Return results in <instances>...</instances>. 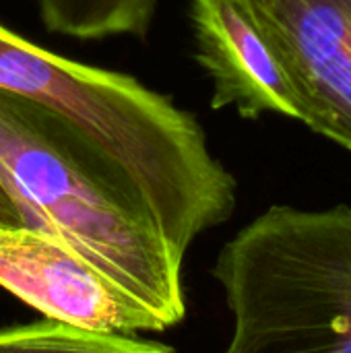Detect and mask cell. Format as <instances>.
Listing matches in <instances>:
<instances>
[{
	"instance_id": "cell-1",
	"label": "cell",
	"mask_w": 351,
	"mask_h": 353,
	"mask_svg": "<svg viewBox=\"0 0 351 353\" xmlns=\"http://www.w3.org/2000/svg\"><path fill=\"white\" fill-rule=\"evenodd\" d=\"M234 209L190 112L0 23V230L72 248L166 331L186 314L180 256Z\"/></svg>"
},
{
	"instance_id": "cell-2",
	"label": "cell",
	"mask_w": 351,
	"mask_h": 353,
	"mask_svg": "<svg viewBox=\"0 0 351 353\" xmlns=\"http://www.w3.org/2000/svg\"><path fill=\"white\" fill-rule=\"evenodd\" d=\"M223 353H351V207L273 205L219 252Z\"/></svg>"
},
{
	"instance_id": "cell-3",
	"label": "cell",
	"mask_w": 351,
	"mask_h": 353,
	"mask_svg": "<svg viewBox=\"0 0 351 353\" xmlns=\"http://www.w3.org/2000/svg\"><path fill=\"white\" fill-rule=\"evenodd\" d=\"M281 66L298 120L351 151V0H238Z\"/></svg>"
},
{
	"instance_id": "cell-4",
	"label": "cell",
	"mask_w": 351,
	"mask_h": 353,
	"mask_svg": "<svg viewBox=\"0 0 351 353\" xmlns=\"http://www.w3.org/2000/svg\"><path fill=\"white\" fill-rule=\"evenodd\" d=\"M0 288L48 321L91 333L161 331L114 279L72 248L29 230H0Z\"/></svg>"
},
{
	"instance_id": "cell-5",
	"label": "cell",
	"mask_w": 351,
	"mask_h": 353,
	"mask_svg": "<svg viewBox=\"0 0 351 353\" xmlns=\"http://www.w3.org/2000/svg\"><path fill=\"white\" fill-rule=\"evenodd\" d=\"M194 54L211 79V108L242 118L298 120L294 91L261 31L238 0H190Z\"/></svg>"
},
{
	"instance_id": "cell-6",
	"label": "cell",
	"mask_w": 351,
	"mask_h": 353,
	"mask_svg": "<svg viewBox=\"0 0 351 353\" xmlns=\"http://www.w3.org/2000/svg\"><path fill=\"white\" fill-rule=\"evenodd\" d=\"M159 0H35L41 23L74 39L145 37Z\"/></svg>"
},
{
	"instance_id": "cell-7",
	"label": "cell",
	"mask_w": 351,
	"mask_h": 353,
	"mask_svg": "<svg viewBox=\"0 0 351 353\" xmlns=\"http://www.w3.org/2000/svg\"><path fill=\"white\" fill-rule=\"evenodd\" d=\"M0 353H176L118 333H91L54 321L0 331Z\"/></svg>"
}]
</instances>
